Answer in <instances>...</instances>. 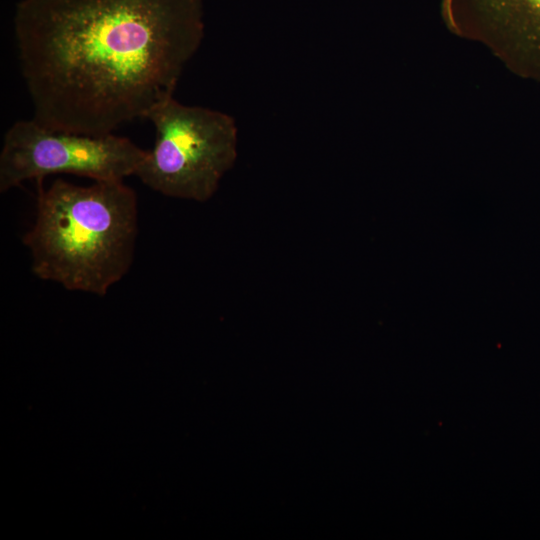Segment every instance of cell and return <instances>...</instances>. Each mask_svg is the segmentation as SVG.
<instances>
[{
	"instance_id": "3957f363",
	"label": "cell",
	"mask_w": 540,
	"mask_h": 540,
	"mask_svg": "<svg viewBox=\"0 0 540 540\" xmlns=\"http://www.w3.org/2000/svg\"><path fill=\"white\" fill-rule=\"evenodd\" d=\"M155 142L136 176L165 196L205 202L238 156L235 119L222 111L185 105L174 96L154 106L146 118Z\"/></svg>"
},
{
	"instance_id": "277c9868",
	"label": "cell",
	"mask_w": 540,
	"mask_h": 540,
	"mask_svg": "<svg viewBox=\"0 0 540 540\" xmlns=\"http://www.w3.org/2000/svg\"><path fill=\"white\" fill-rule=\"evenodd\" d=\"M129 138L114 133L92 136L54 130L34 119L19 120L6 131L0 153V191L50 174H73L94 181H123L146 158Z\"/></svg>"
},
{
	"instance_id": "7a4b0ae2",
	"label": "cell",
	"mask_w": 540,
	"mask_h": 540,
	"mask_svg": "<svg viewBox=\"0 0 540 540\" xmlns=\"http://www.w3.org/2000/svg\"><path fill=\"white\" fill-rule=\"evenodd\" d=\"M36 218L23 236L32 271L65 289L104 296L129 270L137 235V197L123 181L79 186L38 180Z\"/></svg>"
},
{
	"instance_id": "5b68a950",
	"label": "cell",
	"mask_w": 540,
	"mask_h": 540,
	"mask_svg": "<svg viewBox=\"0 0 540 540\" xmlns=\"http://www.w3.org/2000/svg\"><path fill=\"white\" fill-rule=\"evenodd\" d=\"M454 33L490 46L521 76L540 80V0H442Z\"/></svg>"
},
{
	"instance_id": "6da1fadb",
	"label": "cell",
	"mask_w": 540,
	"mask_h": 540,
	"mask_svg": "<svg viewBox=\"0 0 540 540\" xmlns=\"http://www.w3.org/2000/svg\"><path fill=\"white\" fill-rule=\"evenodd\" d=\"M13 24L32 119L92 136L173 97L205 31L202 0H21Z\"/></svg>"
}]
</instances>
